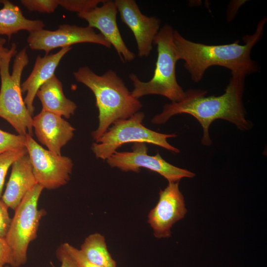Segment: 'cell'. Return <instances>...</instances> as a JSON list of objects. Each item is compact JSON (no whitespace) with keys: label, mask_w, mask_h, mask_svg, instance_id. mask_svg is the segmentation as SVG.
<instances>
[{"label":"cell","mask_w":267,"mask_h":267,"mask_svg":"<svg viewBox=\"0 0 267 267\" xmlns=\"http://www.w3.org/2000/svg\"><path fill=\"white\" fill-rule=\"evenodd\" d=\"M245 77L242 74H231L224 92L219 96H205L207 91L202 89L187 90L182 100L166 104L162 112L155 116L151 122L163 124L174 115H190L202 127L201 143L206 146L212 143L209 129L212 123L217 119L230 122L241 131L249 130L252 124L246 118L242 101Z\"/></svg>","instance_id":"obj_1"},{"label":"cell","mask_w":267,"mask_h":267,"mask_svg":"<svg viewBox=\"0 0 267 267\" xmlns=\"http://www.w3.org/2000/svg\"><path fill=\"white\" fill-rule=\"evenodd\" d=\"M267 18L258 23L255 32L243 37L244 44L238 41L226 44L208 45L189 41L177 30L174 31V43L179 60L184 61V67L191 79L199 82L208 68L220 66L231 71V74L246 75L259 70L257 64L252 60L251 52L261 39Z\"/></svg>","instance_id":"obj_2"},{"label":"cell","mask_w":267,"mask_h":267,"mask_svg":"<svg viewBox=\"0 0 267 267\" xmlns=\"http://www.w3.org/2000/svg\"><path fill=\"white\" fill-rule=\"evenodd\" d=\"M76 80L89 88L94 94L98 110V126L91 133L96 140L115 121L126 119L139 111L142 105L134 97L123 80L112 69L102 75L89 67H80L73 73Z\"/></svg>","instance_id":"obj_3"},{"label":"cell","mask_w":267,"mask_h":267,"mask_svg":"<svg viewBox=\"0 0 267 267\" xmlns=\"http://www.w3.org/2000/svg\"><path fill=\"white\" fill-rule=\"evenodd\" d=\"M174 31L169 24L164 25L156 36L153 44L156 45L157 58L152 78L143 82L134 73L129 74L134 89L132 95L137 98L149 94L167 97L171 102L182 100L186 92L178 84L176 74L177 62L179 60L174 43Z\"/></svg>","instance_id":"obj_4"},{"label":"cell","mask_w":267,"mask_h":267,"mask_svg":"<svg viewBox=\"0 0 267 267\" xmlns=\"http://www.w3.org/2000/svg\"><path fill=\"white\" fill-rule=\"evenodd\" d=\"M16 52V46L12 43L0 65V117L8 122L19 134L32 136L33 117L23 99L21 87L22 74L29 58L26 49L21 50L15 57L10 74L9 63Z\"/></svg>","instance_id":"obj_5"},{"label":"cell","mask_w":267,"mask_h":267,"mask_svg":"<svg viewBox=\"0 0 267 267\" xmlns=\"http://www.w3.org/2000/svg\"><path fill=\"white\" fill-rule=\"evenodd\" d=\"M145 115L137 112L126 119L114 122L107 131L91 146V150L97 158L106 160L125 144L133 142L150 143L163 147L175 153L178 148L167 141L169 138L175 137V134H162L152 131L144 126Z\"/></svg>","instance_id":"obj_6"},{"label":"cell","mask_w":267,"mask_h":267,"mask_svg":"<svg viewBox=\"0 0 267 267\" xmlns=\"http://www.w3.org/2000/svg\"><path fill=\"white\" fill-rule=\"evenodd\" d=\"M44 187L38 183L29 191L15 211L5 237L13 257L12 267H20L27 261L30 243L37 236L40 222L46 214L38 209V202Z\"/></svg>","instance_id":"obj_7"},{"label":"cell","mask_w":267,"mask_h":267,"mask_svg":"<svg viewBox=\"0 0 267 267\" xmlns=\"http://www.w3.org/2000/svg\"><path fill=\"white\" fill-rule=\"evenodd\" d=\"M26 148L39 184L52 190L68 183L74 165L70 157L43 148L29 134H26Z\"/></svg>","instance_id":"obj_8"},{"label":"cell","mask_w":267,"mask_h":267,"mask_svg":"<svg viewBox=\"0 0 267 267\" xmlns=\"http://www.w3.org/2000/svg\"><path fill=\"white\" fill-rule=\"evenodd\" d=\"M130 152H115L106 161L112 168L123 171L139 172L145 168L156 172L169 182H178L184 178H192L195 174L177 167L165 160L157 152L155 155L148 154V147L143 142L134 143Z\"/></svg>","instance_id":"obj_9"},{"label":"cell","mask_w":267,"mask_h":267,"mask_svg":"<svg viewBox=\"0 0 267 267\" xmlns=\"http://www.w3.org/2000/svg\"><path fill=\"white\" fill-rule=\"evenodd\" d=\"M29 47L33 50H44L45 55L55 48L70 47L79 43H89L98 44L107 48L111 45L100 33L89 27L75 25H60L54 31L41 29L30 33L27 39Z\"/></svg>","instance_id":"obj_10"},{"label":"cell","mask_w":267,"mask_h":267,"mask_svg":"<svg viewBox=\"0 0 267 267\" xmlns=\"http://www.w3.org/2000/svg\"><path fill=\"white\" fill-rule=\"evenodd\" d=\"M159 200L148 215V222L157 238L171 237L174 223L187 213L184 197L179 189V181L169 182L160 190Z\"/></svg>","instance_id":"obj_11"},{"label":"cell","mask_w":267,"mask_h":267,"mask_svg":"<svg viewBox=\"0 0 267 267\" xmlns=\"http://www.w3.org/2000/svg\"><path fill=\"white\" fill-rule=\"evenodd\" d=\"M114 2L122 21L133 33L138 55L140 57L148 56L160 30V20L155 16L143 14L134 0H115Z\"/></svg>","instance_id":"obj_12"},{"label":"cell","mask_w":267,"mask_h":267,"mask_svg":"<svg viewBox=\"0 0 267 267\" xmlns=\"http://www.w3.org/2000/svg\"><path fill=\"white\" fill-rule=\"evenodd\" d=\"M118 10L114 1L107 0L100 6L85 12L78 16L88 23V26L98 29L105 39L112 45L123 62L132 61L135 54L125 43L120 32L116 19Z\"/></svg>","instance_id":"obj_13"},{"label":"cell","mask_w":267,"mask_h":267,"mask_svg":"<svg viewBox=\"0 0 267 267\" xmlns=\"http://www.w3.org/2000/svg\"><path fill=\"white\" fill-rule=\"evenodd\" d=\"M32 125L39 141L48 150L59 155L75 131L62 117L43 110L33 118Z\"/></svg>","instance_id":"obj_14"},{"label":"cell","mask_w":267,"mask_h":267,"mask_svg":"<svg viewBox=\"0 0 267 267\" xmlns=\"http://www.w3.org/2000/svg\"><path fill=\"white\" fill-rule=\"evenodd\" d=\"M72 47L62 48L54 54L38 55L33 69L27 79L21 84L22 93L27 92L24 99L25 104L32 116L35 111L34 99L41 87L54 75V72L63 57Z\"/></svg>","instance_id":"obj_15"},{"label":"cell","mask_w":267,"mask_h":267,"mask_svg":"<svg viewBox=\"0 0 267 267\" xmlns=\"http://www.w3.org/2000/svg\"><path fill=\"white\" fill-rule=\"evenodd\" d=\"M37 184L27 153L12 164L10 176L1 199L8 208L15 210L27 193Z\"/></svg>","instance_id":"obj_16"},{"label":"cell","mask_w":267,"mask_h":267,"mask_svg":"<svg viewBox=\"0 0 267 267\" xmlns=\"http://www.w3.org/2000/svg\"><path fill=\"white\" fill-rule=\"evenodd\" d=\"M42 110L69 119L77 108L76 104L64 94L62 84L54 75L39 89L37 95Z\"/></svg>","instance_id":"obj_17"},{"label":"cell","mask_w":267,"mask_h":267,"mask_svg":"<svg viewBox=\"0 0 267 267\" xmlns=\"http://www.w3.org/2000/svg\"><path fill=\"white\" fill-rule=\"evenodd\" d=\"M0 9V35H6L10 40L13 34L21 30L30 33L43 29L44 24L39 20H30L23 14L20 8L8 0H2Z\"/></svg>","instance_id":"obj_18"},{"label":"cell","mask_w":267,"mask_h":267,"mask_svg":"<svg viewBox=\"0 0 267 267\" xmlns=\"http://www.w3.org/2000/svg\"><path fill=\"white\" fill-rule=\"evenodd\" d=\"M80 250L88 260L99 267H117L108 250L104 236L99 233L87 236Z\"/></svg>","instance_id":"obj_19"},{"label":"cell","mask_w":267,"mask_h":267,"mask_svg":"<svg viewBox=\"0 0 267 267\" xmlns=\"http://www.w3.org/2000/svg\"><path fill=\"white\" fill-rule=\"evenodd\" d=\"M26 135L14 134L0 129V154L26 148Z\"/></svg>","instance_id":"obj_20"},{"label":"cell","mask_w":267,"mask_h":267,"mask_svg":"<svg viewBox=\"0 0 267 267\" xmlns=\"http://www.w3.org/2000/svg\"><path fill=\"white\" fill-rule=\"evenodd\" d=\"M27 153L26 148L0 154V198H1L2 195L5 178L8 169L17 159Z\"/></svg>","instance_id":"obj_21"},{"label":"cell","mask_w":267,"mask_h":267,"mask_svg":"<svg viewBox=\"0 0 267 267\" xmlns=\"http://www.w3.org/2000/svg\"><path fill=\"white\" fill-rule=\"evenodd\" d=\"M59 5L67 10L79 13L87 12L105 0H57Z\"/></svg>","instance_id":"obj_22"},{"label":"cell","mask_w":267,"mask_h":267,"mask_svg":"<svg viewBox=\"0 0 267 267\" xmlns=\"http://www.w3.org/2000/svg\"><path fill=\"white\" fill-rule=\"evenodd\" d=\"M21 2L30 11L47 13L54 12L59 5L57 0H22Z\"/></svg>","instance_id":"obj_23"},{"label":"cell","mask_w":267,"mask_h":267,"mask_svg":"<svg viewBox=\"0 0 267 267\" xmlns=\"http://www.w3.org/2000/svg\"><path fill=\"white\" fill-rule=\"evenodd\" d=\"M61 246L79 267H99L88 260L80 249L71 244L64 243Z\"/></svg>","instance_id":"obj_24"},{"label":"cell","mask_w":267,"mask_h":267,"mask_svg":"<svg viewBox=\"0 0 267 267\" xmlns=\"http://www.w3.org/2000/svg\"><path fill=\"white\" fill-rule=\"evenodd\" d=\"M8 208V206L0 198V237H5L11 221Z\"/></svg>","instance_id":"obj_25"},{"label":"cell","mask_w":267,"mask_h":267,"mask_svg":"<svg viewBox=\"0 0 267 267\" xmlns=\"http://www.w3.org/2000/svg\"><path fill=\"white\" fill-rule=\"evenodd\" d=\"M13 265L12 253L5 237H0V266Z\"/></svg>","instance_id":"obj_26"},{"label":"cell","mask_w":267,"mask_h":267,"mask_svg":"<svg viewBox=\"0 0 267 267\" xmlns=\"http://www.w3.org/2000/svg\"><path fill=\"white\" fill-rule=\"evenodd\" d=\"M56 257L61 262L60 267H79L75 261L60 246L56 251Z\"/></svg>","instance_id":"obj_27"},{"label":"cell","mask_w":267,"mask_h":267,"mask_svg":"<svg viewBox=\"0 0 267 267\" xmlns=\"http://www.w3.org/2000/svg\"><path fill=\"white\" fill-rule=\"evenodd\" d=\"M5 43V39L0 38V65L3 57L9 50V49L4 47Z\"/></svg>","instance_id":"obj_28"},{"label":"cell","mask_w":267,"mask_h":267,"mask_svg":"<svg viewBox=\"0 0 267 267\" xmlns=\"http://www.w3.org/2000/svg\"><path fill=\"white\" fill-rule=\"evenodd\" d=\"M0 267H6L5 266H0Z\"/></svg>","instance_id":"obj_29"},{"label":"cell","mask_w":267,"mask_h":267,"mask_svg":"<svg viewBox=\"0 0 267 267\" xmlns=\"http://www.w3.org/2000/svg\"><path fill=\"white\" fill-rule=\"evenodd\" d=\"M1 1H2V0H0V2H1Z\"/></svg>","instance_id":"obj_30"}]
</instances>
